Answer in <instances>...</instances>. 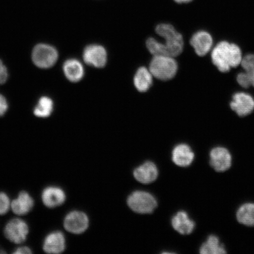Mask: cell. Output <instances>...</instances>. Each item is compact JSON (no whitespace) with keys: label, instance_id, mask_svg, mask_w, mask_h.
Masks as SVG:
<instances>
[{"label":"cell","instance_id":"8","mask_svg":"<svg viewBox=\"0 0 254 254\" xmlns=\"http://www.w3.org/2000/svg\"><path fill=\"white\" fill-rule=\"evenodd\" d=\"M209 164L218 173L229 170L232 165V155L229 150L224 147H216L209 152Z\"/></svg>","mask_w":254,"mask_h":254},{"label":"cell","instance_id":"1","mask_svg":"<svg viewBox=\"0 0 254 254\" xmlns=\"http://www.w3.org/2000/svg\"><path fill=\"white\" fill-rule=\"evenodd\" d=\"M155 31L166 41L162 43L154 38H149L146 42V46L152 55L176 57L183 52L184 38L182 34L178 32L172 25L159 24L155 28Z\"/></svg>","mask_w":254,"mask_h":254},{"label":"cell","instance_id":"7","mask_svg":"<svg viewBox=\"0 0 254 254\" xmlns=\"http://www.w3.org/2000/svg\"><path fill=\"white\" fill-rule=\"evenodd\" d=\"M29 227L25 221L20 218L12 219L6 224L4 235L11 242L21 244L27 239Z\"/></svg>","mask_w":254,"mask_h":254},{"label":"cell","instance_id":"20","mask_svg":"<svg viewBox=\"0 0 254 254\" xmlns=\"http://www.w3.org/2000/svg\"><path fill=\"white\" fill-rule=\"evenodd\" d=\"M199 253L201 254H226L227 252L223 244L220 243L218 237L214 235H211L200 247Z\"/></svg>","mask_w":254,"mask_h":254},{"label":"cell","instance_id":"22","mask_svg":"<svg viewBox=\"0 0 254 254\" xmlns=\"http://www.w3.org/2000/svg\"><path fill=\"white\" fill-rule=\"evenodd\" d=\"M54 109V103L52 98L44 96L38 101L34 109V115L39 118H47L52 115Z\"/></svg>","mask_w":254,"mask_h":254},{"label":"cell","instance_id":"14","mask_svg":"<svg viewBox=\"0 0 254 254\" xmlns=\"http://www.w3.org/2000/svg\"><path fill=\"white\" fill-rule=\"evenodd\" d=\"M195 155L189 145L180 144L174 147L172 152V160L177 166L187 167L194 160Z\"/></svg>","mask_w":254,"mask_h":254},{"label":"cell","instance_id":"24","mask_svg":"<svg viewBox=\"0 0 254 254\" xmlns=\"http://www.w3.org/2000/svg\"><path fill=\"white\" fill-rule=\"evenodd\" d=\"M236 79L238 85L243 88L248 89L252 87L249 76L244 71L238 73Z\"/></svg>","mask_w":254,"mask_h":254},{"label":"cell","instance_id":"26","mask_svg":"<svg viewBox=\"0 0 254 254\" xmlns=\"http://www.w3.org/2000/svg\"><path fill=\"white\" fill-rule=\"evenodd\" d=\"M8 77V73L7 67L4 63L0 60V85L4 84Z\"/></svg>","mask_w":254,"mask_h":254},{"label":"cell","instance_id":"27","mask_svg":"<svg viewBox=\"0 0 254 254\" xmlns=\"http://www.w3.org/2000/svg\"><path fill=\"white\" fill-rule=\"evenodd\" d=\"M8 105L7 100L2 95L0 94V117L4 116L8 110Z\"/></svg>","mask_w":254,"mask_h":254},{"label":"cell","instance_id":"5","mask_svg":"<svg viewBox=\"0 0 254 254\" xmlns=\"http://www.w3.org/2000/svg\"><path fill=\"white\" fill-rule=\"evenodd\" d=\"M32 60L38 67L47 69L55 64L59 58V53L55 47L47 44H39L32 52Z\"/></svg>","mask_w":254,"mask_h":254},{"label":"cell","instance_id":"18","mask_svg":"<svg viewBox=\"0 0 254 254\" xmlns=\"http://www.w3.org/2000/svg\"><path fill=\"white\" fill-rule=\"evenodd\" d=\"M63 71L69 81L77 82L81 81L84 75V68L80 62L77 59H71L64 63Z\"/></svg>","mask_w":254,"mask_h":254},{"label":"cell","instance_id":"3","mask_svg":"<svg viewBox=\"0 0 254 254\" xmlns=\"http://www.w3.org/2000/svg\"><path fill=\"white\" fill-rule=\"evenodd\" d=\"M149 69L155 78L162 81H168L176 75L179 65L174 57L154 56L150 62Z\"/></svg>","mask_w":254,"mask_h":254},{"label":"cell","instance_id":"17","mask_svg":"<svg viewBox=\"0 0 254 254\" xmlns=\"http://www.w3.org/2000/svg\"><path fill=\"white\" fill-rule=\"evenodd\" d=\"M34 199L29 193L22 191L11 202V208L16 215H23L31 211L34 206Z\"/></svg>","mask_w":254,"mask_h":254},{"label":"cell","instance_id":"9","mask_svg":"<svg viewBox=\"0 0 254 254\" xmlns=\"http://www.w3.org/2000/svg\"><path fill=\"white\" fill-rule=\"evenodd\" d=\"M190 43L194 50L196 55L203 57L207 55L212 50L214 40L212 35L208 31L199 30L192 35Z\"/></svg>","mask_w":254,"mask_h":254},{"label":"cell","instance_id":"13","mask_svg":"<svg viewBox=\"0 0 254 254\" xmlns=\"http://www.w3.org/2000/svg\"><path fill=\"white\" fill-rule=\"evenodd\" d=\"M43 250L47 254H60L65 249V238L61 231L48 234L43 242Z\"/></svg>","mask_w":254,"mask_h":254},{"label":"cell","instance_id":"10","mask_svg":"<svg viewBox=\"0 0 254 254\" xmlns=\"http://www.w3.org/2000/svg\"><path fill=\"white\" fill-rule=\"evenodd\" d=\"M82 57L87 64L95 68H103L107 62L106 50L98 44H91L85 47Z\"/></svg>","mask_w":254,"mask_h":254},{"label":"cell","instance_id":"4","mask_svg":"<svg viewBox=\"0 0 254 254\" xmlns=\"http://www.w3.org/2000/svg\"><path fill=\"white\" fill-rule=\"evenodd\" d=\"M127 203L129 208L139 214H150L157 206V202L151 193L136 190L128 196Z\"/></svg>","mask_w":254,"mask_h":254},{"label":"cell","instance_id":"23","mask_svg":"<svg viewBox=\"0 0 254 254\" xmlns=\"http://www.w3.org/2000/svg\"><path fill=\"white\" fill-rule=\"evenodd\" d=\"M240 66L249 76L252 86L254 88V53L247 54L243 56Z\"/></svg>","mask_w":254,"mask_h":254},{"label":"cell","instance_id":"6","mask_svg":"<svg viewBox=\"0 0 254 254\" xmlns=\"http://www.w3.org/2000/svg\"><path fill=\"white\" fill-rule=\"evenodd\" d=\"M230 107L238 117L249 116L254 111V98L246 92H237L232 95Z\"/></svg>","mask_w":254,"mask_h":254},{"label":"cell","instance_id":"2","mask_svg":"<svg viewBox=\"0 0 254 254\" xmlns=\"http://www.w3.org/2000/svg\"><path fill=\"white\" fill-rule=\"evenodd\" d=\"M243 59L241 47L236 43L226 40L221 41L216 44L211 52L212 64L219 72L223 74L240 66Z\"/></svg>","mask_w":254,"mask_h":254},{"label":"cell","instance_id":"12","mask_svg":"<svg viewBox=\"0 0 254 254\" xmlns=\"http://www.w3.org/2000/svg\"><path fill=\"white\" fill-rule=\"evenodd\" d=\"M41 199L44 205L50 208L62 205L66 199V195L64 190L56 186L47 187L43 190Z\"/></svg>","mask_w":254,"mask_h":254},{"label":"cell","instance_id":"16","mask_svg":"<svg viewBox=\"0 0 254 254\" xmlns=\"http://www.w3.org/2000/svg\"><path fill=\"white\" fill-rule=\"evenodd\" d=\"M158 175L157 167L151 161L136 168L134 171V176L138 182L142 184H150L157 179Z\"/></svg>","mask_w":254,"mask_h":254},{"label":"cell","instance_id":"28","mask_svg":"<svg viewBox=\"0 0 254 254\" xmlns=\"http://www.w3.org/2000/svg\"><path fill=\"white\" fill-rule=\"evenodd\" d=\"M32 253L33 252L30 248L25 246L17 248L13 253L14 254H30Z\"/></svg>","mask_w":254,"mask_h":254},{"label":"cell","instance_id":"11","mask_svg":"<svg viewBox=\"0 0 254 254\" xmlns=\"http://www.w3.org/2000/svg\"><path fill=\"white\" fill-rule=\"evenodd\" d=\"M89 225L87 215L84 212L74 211L66 215L64 220L65 229L72 234H79L87 230Z\"/></svg>","mask_w":254,"mask_h":254},{"label":"cell","instance_id":"25","mask_svg":"<svg viewBox=\"0 0 254 254\" xmlns=\"http://www.w3.org/2000/svg\"><path fill=\"white\" fill-rule=\"evenodd\" d=\"M10 207L11 202L8 195L4 192H0V215L7 213Z\"/></svg>","mask_w":254,"mask_h":254},{"label":"cell","instance_id":"19","mask_svg":"<svg viewBox=\"0 0 254 254\" xmlns=\"http://www.w3.org/2000/svg\"><path fill=\"white\" fill-rule=\"evenodd\" d=\"M152 76L150 69L144 66L139 68L134 78V84L136 90L141 93L148 91L152 84Z\"/></svg>","mask_w":254,"mask_h":254},{"label":"cell","instance_id":"21","mask_svg":"<svg viewBox=\"0 0 254 254\" xmlns=\"http://www.w3.org/2000/svg\"><path fill=\"white\" fill-rule=\"evenodd\" d=\"M237 220L247 227L254 226V203L247 202L240 206L236 214Z\"/></svg>","mask_w":254,"mask_h":254},{"label":"cell","instance_id":"15","mask_svg":"<svg viewBox=\"0 0 254 254\" xmlns=\"http://www.w3.org/2000/svg\"><path fill=\"white\" fill-rule=\"evenodd\" d=\"M174 229L182 235L191 234L194 230L195 224L186 211H181L174 216L171 220Z\"/></svg>","mask_w":254,"mask_h":254},{"label":"cell","instance_id":"29","mask_svg":"<svg viewBox=\"0 0 254 254\" xmlns=\"http://www.w3.org/2000/svg\"><path fill=\"white\" fill-rule=\"evenodd\" d=\"M177 3H179V4H183V3H188L190 1H192V0H174Z\"/></svg>","mask_w":254,"mask_h":254}]
</instances>
